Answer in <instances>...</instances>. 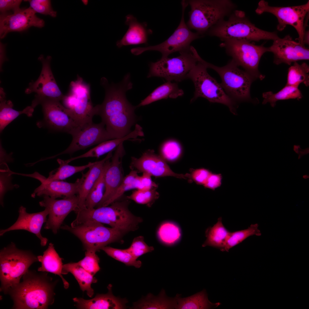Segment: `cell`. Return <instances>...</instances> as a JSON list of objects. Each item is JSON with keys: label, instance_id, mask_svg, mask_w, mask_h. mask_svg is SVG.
Listing matches in <instances>:
<instances>
[{"label": "cell", "instance_id": "obj_6", "mask_svg": "<svg viewBox=\"0 0 309 309\" xmlns=\"http://www.w3.org/2000/svg\"><path fill=\"white\" fill-rule=\"evenodd\" d=\"M191 7L186 24L190 29L200 34L207 31L220 21L230 15L236 7L229 0L187 1Z\"/></svg>", "mask_w": 309, "mask_h": 309}, {"label": "cell", "instance_id": "obj_1", "mask_svg": "<svg viewBox=\"0 0 309 309\" xmlns=\"http://www.w3.org/2000/svg\"><path fill=\"white\" fill-rule=\"evenodd\" d=\"M100 83L105 94L102 103L96 105L97 115L100 116L106 130L114 139L123 137L132 131L136 120L134 111L137 107L128 101L126 95L132 88L130 74L127 73L118 84H110L104 77Z\"/></svg>", "mask_w": 309, "mask_h": 309}, {"label": "cell", "instance_id": "obj_30", "mask_svg": "<svg viewBox=\"0 0 309 309\" xmlns=\"http://www.w3.org/2000/svg\"><path fill=\"white\" fill-rule=\"evenodd\" d=\"M69 273H71L75 278L82 291H86L88 296L92 297L94 291L91 285L92 283H96L97 279L77 262H71L63 265L62 274H66Z\"/></svg>", "mask_w": 309, "mask_h": 309}, {"label": "cell", "instance_id": "obj_28", "mask_svg": "<svg viewBox=\"0 0 309 309\" xmlns=\"http://www.w3.org/2000/svg\"><path fill=\"white\" fill-rule=\"evenodd\" d=\"M38 262L41 263V266L38 268L39 272L52 273L59 276L61 278L64 288L69 287L68 282L64 278L62 274L63 267L62 258L58 253L52 243L49 244L47 248L43 252L42 255L37 256Z\"/></svg>", "mask_w": 309, "mask_h": 309}, {"label": "cell", "instance_id": "obj_22", "mask_svg": "<svg viewBox=\"0 0 309 309\" xmlns=\"http://www.w3.org/2000/svg\"><path fill=\"white\" fill-rule=\"evenodd\" d=\"M269 48V52L274 54V63L276 65L284 63L290 65L292 62L309 59V49L294 41L289 35L274 40Z\"/></svg>", "mask_w": 309, "mask_h": 309}, {"label": "cell", "instance_id": "obj_49", "mask_svg": "<svg viewBox=\"0 0 309 309\" xmlns=\"http://www.w3.org/2000/svg\"><path fill=\"white\" fill-rule=\"evenodd\" d=\"M21 0H0V11L1 14L12 13L21 8Z\"/></svg>", "mask_w": 309, "mask_h": 309}, {"label": "cell", "instance_id": "obj_48", "mask_svg": "<svg viewBox=\"0 0 309 309\" xmlns=\"http://www.w3.org/2000/svg\"><path fill=\"white\" fill-rule=\"evenodd\" d=\"M136 185L137 189L144 191L149 190L157 188L158 185L152 180L151 176L143 173L141 176L138 175L136 178Z\"/></svg>", "mask_w": 309, "mask_h": 309}, {"label": "cell", "instance_id": "obj_27", "mask_svg": "<svg viewBox=\"0 0 309 309\" xmlns=\"http://www.w3.org/2000/svg\"><path fill=\"white\" fill-rule=\"evenodd\" d=\"M111 151L102 160L96 161L89 167L86 173L82 174L83 179L77 195L79 198V210L85 207V203L86 197L95 183L100 176L106 161L112 156Z\"/></svg>", "mask_w": 309, "mask_h": 309}, {"label": "cell", "instance_id": "obj_7", "mask_svg": "<svg viewBox=\"0 0 309 309\" xmlns=\"http://www.w3.org/2000/svg\"><path fill=\"white\" fill-rule=\"evenodd\" d=\"M197 57V62L187 77V79L192 81L195 87L194 95L191 102L199 97L203 98L210 102L226 106L232 113L236 114L237 107L236 102L226 94L220 84L208 73L203 60L198 53Z\"/></svg>", "mask_w": 309, "mask_h": 309}, {"label": "cell", "instance_id": "obj_15", "mask_svg": "<svg viewBox=\"0 0 309 309\" xmlns=\"http://www.w3.org/2000/svg\"><path fill=\"white\" fill-rule=\"evenodd\" d=\"M39 104L42 106L44 123L50 129L72 135L80 127L60 101L47 98H35L31 106L34 108Z\"/></svg>", "mask_w": 309, "mask_h": 309}, {"label": "cell", "instance_id": "obj_26", "mask_svg": "<svg viewBox=\"0 0 309 309\" xmlns=\"http://www.w3.org/2000/svg\"><path fill=\"white\" fill-rule=\"evenodd\" d=\"M125 24L128 27L122 38L117 41L118 47L147 43L151 32L147 29L146 23L140 22L133 15L128 14L126 17Z\"/></svg>", "mask_w": 309, "mask_h": 309}, {"label": "cell", "instance_id": "obj_52", "mask_svg": "<svg viewBox=\"0 0 309 309\" xmlns=\"http://www.w3.org/2000/svg\"><path fill=\"white\" fill-rule=\"evenodd\" d=\"M0 65L1 70H2V66L4 62L7 58L5 55V45L1 42L0 43Z\"/></svg>", "mask_w": 309, "mask_h": 309}, {"label": "cell", "instance_id": "obj_24", "mask_svg": "<svg viewBox=\"0 0 309 309\" xmlns=\"http://www.w3.org/2000/svg\"><path fill=\"white\" fill-rule=\"evenodd\" d=\"M19 216L17 221L9 227L0 231V235L5 233L15 230H23L35 234L40 241L42 246L46 245L48 239L41 235V229L43 224L46 222L48 211L46 209L42 211L34 213H28L26 209L23 206L19 210Z\"/></svg>", "mask_w": 309, "mask_h": 309}, {"label": "cell", "instance_id": "obj_35", "mask_svg": "<svg viewBox=\"0 0 309 309\" xmlns=\"http://www.w3.org/2000/svg\"><path fill=\"white\" fill-rule=\"evenodd\" d=\"M111 158L105 162L102 172L89 193L85 201V207L88 209L94 208L102 200L105 189V176Z\"/></svg>", "mask_w": 309, "mask_h": 309}, {"label": "cell", "instance_id": "obj_23", "mask_svg": "<svg viewBox=\"0 0 309 309\" xmlns=\"http://www.w3.org/2000/svg\"><path fill=\"white\" fill-rule=\"evenodd\" d=\"M125 154L123 142L116 148L105 176V189L103 197L96 208L102 207L113 195L124 178L122 161Z\"/></svg>", "mask_w": 309, "mask_h": 309}, {"label": "cell", "instance_id": "obj_33", "mask_svg": "<svg viewBox=\"0 0 309 309\" xmlns=\"http://www.w3.org/2000/svg\"><path fill=\"white\" fill-rule=\"evenodd\" d=\"M177 309H210L220 304L219 302H211L208 299L205 290L186 298H182L181 294H177Z\"/></svg>", "mask_w": 309, "mask_h": 309}, {"label": "cell", "instance_id": "obj_53", "mask_svg": "<svg viewBox=\"0 0 309 309\" xmlns=\"http://www.w3.org/2000/svg\"><path fill=\"white\" fill-rule=\"evenodd\" d=\"M309 31H305L303 39V43L304 45L305 44H309Z\"/></svg>", "mask_w": 309, "mask_h": 309}, {"label": "cell", "instance_id": "obj_13", "mask_svg": "<svg viewBox=\"0 0 309 309\" xmlns=\"http://www.w3.org/2000/svg\"><path fill=\"white\" fill-rule=\"evenodd\" d=\"M182 16L180 23L174 32L167 39L157 45L144 47H137L132 49L131 53L135 55H139L148 51H155L160 52L162 57H168L171 54L176 52L179 53L190 50L191 43L200 37L199 34L190 30L185 23L184 13L186 8L189 5L187 1L181 2Z\"/></svg>", "mask_w": 309, "mask_h": 309}, {"label": "cell", "instance_id": "obj_12", "mask_svg": "<svg viewBox=\"0 0 309 309\" xmlns=\"http://www.w3.org/2000/svg\"><path fill=\"white\" fill-rule=\"evenodd\" d=\"M197 51L191 46L190 50L180 53L179 56L173 58L162 57L154 62H151L147 77L163 78L167 81L181 82L187 76L197 62Z\"/></svg>", "mask_w": 309, "mask_h": 309}, {"label": "cell", "instance_id": "obj_44", "mask_svg": "<svg viewBox=\"0 0 309 309\" xmlns=\"http://www.w3.org/2000/svg\"><path fill=\"white\" fill-rule=\"evenodd\" d=\"M96 252L91 250H86L85 257L77 262L80 266L93 276L100 269L99 265L100 258Z\"/></svg>", "mask_w": 309, "mask_h": 309}, {"label": "cell", "instance_id": "obj_3", "mask_svg": "<svg viewBox=\"0 0 309 309\" xmlns=\"http://www.w3.org/2000/svg\"><path fill=\"white\" fill-rule=\"evenodd\" d=\"M207 31L209 35L218 37L222 41L236 39L259 41H273L279 37L276 32L265 31L256 27L244 11L239 10L234 11L227 20L220 21Z\"/></svg>", "mask_w": 309, "mask_h": 309}, {"label": "cell", "instance_id": "obj_31", "mask_svg": "<svg viewBox=\"0 0 309 309\" xmlns=\"http://www.w3.org/2000/svg\"><path fill=\"white\" fill-rule=\"evenodd\" d=\"M0 131L1 133L8 124L19 115L25 114L28 117L31 116L34 108L31 106H29L22 111H17L13 108V104L12 102L6 99V94L3 88H0Z\"/></svg>", "mask_w": 309, "mask_h": 309}, {"label": "cell", "instance_id": "obj_41", "mask_svg": "<svg viewBox=\"0 0 309 309\" xmlns=\"http://www.w3.org/2000/svg\"><path fill=\"white\" fill-rule=\"evenodd\" d=\"M101 250L108 255L127 266H132L139 268L142 265L141 261L135 258L127 249H118L106 246L102 248Z\"/></svg>", "mask_w": 309, "mask_h": 309}, {"label": "cell", "instance_id": "obj_11", "mask_svg": "<svg viewBox=\"0 0 309 309\" xmlns=\"http://www.w3.org/2000/svg\"><path fill=\"white\" fill-rule=\"evenodd\" d=\"M70 91L64 95L62 100L64 106L77 124L80 127L92 122L97 114L96 106H94L91 99L90 86L78 75L77 80L72 81Z\"/></svg>", "mask_w": 309, "mask_h": 309}, {"label": "cell", "instance_id": "obj_14", "mask_svg": "<svg viewBox=\"0 0 309 309\" xmlns=\"http://www.w3.org/2000/svg\"><path fill=\"white\" fill-rule=\"evenodd\" d=\"M255 11L259 15L267 12L274 15L277 19L278 23L277 28L280 31L284 30L287 25L293 26L298 34V37L296 39L302 45H305L303 43L306 31L304 21L309 13V1L301 5L280 7L271 6L267 1L261 0L259 2Z\"/></svg>", "mask_w": 309, "mask_h": 309}, {"label": "cell", "instance_id": "obj_37", "mask_svg": "<svg viewBox=\"0 0 309 309\" xmlns=\"http://www.w3.org/2000/svg\"><path fill=\"white\" fill-rule=\"evenodd\" d=\"M309 66L306 63L300 64L297 62L288 69L286 85L298 87L301 83L309 85Z\"/></svg>", "mask_w": 309, "mask_h": 309}, {"label": "cell", "instance_id": "obj_47", "mask_svg": "<svg viewBox=\"0 0 309 309\" xmlns=\"http://www.w3.org/2000/svg\"><path fill=\"white\" fill-rule=\"evenodd\" d=\"M30 4V7L35 13H38L45 15H49L55 17L57 12L53 9L51 1L49 0H25Z\"/></svg>", "mask_w": 309, "mask_h": 309}, {"label": "cell", "instance_id": "obj_25", "mask_svg": "<svg viewBox=\"0 0 309 309\" xmlns=\"http://www.w3.org/2000/svg\"><path fill=\"white\" fill-rule=\"evenodd\" d=\"M112 285L107 286L108 292L106 294H97L93 298L86 300L74 298L73 301L78 308L84 309H125L128 301L114 296L112 291Z\"/></svg>", "mask_w": 309, "mask_h": 309}, {"label": "cell", "instance_id": "obj_19", "mask_svg": "<svg viewBox=\"0 0 309 309\" xmlns=\"http://www.w3.org/2000/svg\"><path fill=\"white\" fill-rule=\"evenodd\" d=\"M130 167L138 173H147L156 177L173 176L179 179H190L191 174H177L173 171L161 156L154 153L153 150L145 152L139 158H131Z\"/></svg>", "mask_w": 309, "mask_h": 309}, {"label": "cell", "instance_id": "obj_8", "mask_svg": "<svg viewBox=\"0 0 309 309\" xmlns=\"http://www.w3.org/2000/svg\"><path fill=\"white\" fill-rule=\"evenodd\" d=\"M220 44L224 48L227 54L239 67L255 80H262L265 76L258 70L260 60L263 54L269 52V48L263 45H256L247 40L229 39L222 41Z\"/></svg>", "mask_w": 309, "mask_h": 309}, {"label": "cell", "instance_id": "obj_42", "mask_svg": "<svg viewBox=\"0 0 309 309\" xmlns=\"http://www.w3.org/2000/svg\"><path fill=\"white\" fill-rule=\"evenodd\" d=\"M138 173L136 170H132L128 174L124 177L122 183L113 195L102 207L109 205L117 201L126 191L136 189V178L138 175Z\"/></svg>", "mask_w": 309, "mask_h": 309}, {"label": "cell", "instance_id": "obj_55", "mask_svg": "<svg viewBox=\"0 0 309 309\" xmlns=\"http://www.w3.org/2000/svg\"><path fill=\"white\" fill-rule=\"evenodd\" d=\"M83 1L84 2V3L85 5H87V4L88 3V1H86H86L84 0V1Z\"/></svg>", "mask_w": 309, "mask_h": 309}, {"label": "cell", "instance_id": "obj_16", "mask_svg": "<svg viewBox=\"0 0 309 309\" xmlns=\"http://www.w3.org/2000/svg\"><path fill=\"white\" fill-rule=\"evenodd\" d=\"M105 126L102 122L98 124L92 122L80 128L72 135V141L65 150L47 159L54 158L64 154H71L78 150H84L104 141L114 139L107 130Z\"/></svg>", "mask_w": 309, "mask_h": 309}, {"label": "cell", "instance_id": "obj_17", "mask_svg": "<svg viewBox=\"0 0 309 309\" xmlns=\"http://www.w3.org/2000/svg\"><path fill=\"white\" fill-rule=\"evenodd\" d=\"M78 201L77 195L60 200L43 195V200L39 204L47 209L49 212V217L44 228L51 229L54 233L56 234L69 213L72 211L76 213L78 210Z\"/></svg>", "mask_w": 309, "mask_h": 309}, {"label": "cell", "instance_id": "obj_5", "mask_svg": "<svg viewBox=\"0 0 309 309\" xmlns=\"http://www.w3.org/2000/svg\"><path fill=\"white\" fill-rule=\"evenodd\" d=\"M38 262L31 251L17 248L11 242L0 252V291L7 294L10 288L19 284L33 263Z\"/></svg>", "mask_w": 309, "mask_h": 309}, {"label": "cell", "instance_id": "obj_36", "mask_svg": "<svg viewBox=\"0 0 309 309\" xmlns=\"http://www.w3.org/2000/svg\"><path fill=\"white\" fill-rule=\"evenodd\" d=\"M262 97L264 98L263 104L269 103L271 106L274 107L278 101L290 99L299 100L302 98V95L298 87L286 85L277 93H274L271 91L263 93Z\"/></svg>", "mask_w": 309, "mask_h": 309}, {"label": "cell", "instance_id": "obj_2", "mask_svg": "<svg viewBox=\"0 0 309 309\" xmlns=\"http://www.w3.org/2000/svg\"><path fill=\"white\" fill-rule=\"evenodd\" d=\"M48 273L28 270L23 276L22 281L7 292L13 302L12 308L46 309L52 305L58 281H53Z\"/></svg>", "mask_w": 309, "mask_h": 309}, {"label": "cell", "instance_id": "obj_21", "mask_svg": "<svg viewBox=\"0 0 309 309\" xmlns=\"http://www.w3.org/2000/svg\"><path fill=\"white\" fill-rule=\"evenodd\" d=\"M30 7L21 8L12 13L0 15V37L4 38L11 32H21L34 26L42 28L44 26V20L36 15Z\"/></svg>", "mask_w": 309, "mask_h": 309}, {"label": "cell", "instance_id": "obj_4", "mask_svg": "<svg viewBox=\"0 0 309 309\" xmlns=\"http://www.w3.org/2000/svg\"><path fill=\"white\" fill-rule=\"evenodd\" d=\"M129 203L128 200L116 201L109 206L92 209L85 208L78 212V220L80 223L95 221L107 224L126 233L134 231L137 229L142 220L129 210Z\"/></svg>", "mask_w": 309, "mask_h": 309}, {"label": "cell", "instance_id": "obj_9", "mask_svg": "<svg viewBox=\"0 0 309 309\" xmlns=\"http://www.w3.org/2000/svg\"><path fill=\"white\" fill-rule=\"evenodd\" d=\"M203 62L207 68L212 69L218 74L221 80L220 85L231 98L236 102L252 101L250 89L254 80L233 60L220 67Z\"/></svg>", "mask_w": 309, "mask_h": 309}, {"label": "cell", "instance_id": "obj_54", "mask_svg": "<svg viewBox=\"0 0 309 309\" xmlns=\"http://www.w3.org/2000/svg\"><path fill=\"white\" fill-rule=\"evenodd\" d=\"M302 178L305 179H306L309 178V175L307 174H305L303 175Z\"/></svg>", "mask_w": 309, "mask_h": 309}, {"label": "cell", "instance_id": "obj_43", "mask_svg": "<svg viewBox=\"0 0 309 309\" xmlns=\"http://www.w3.org/2000/svg\"><path fill=\"white\" fill-rule=\"evenodd\" d=\"M156 189V188L146 191L137 189L126 197L138 204L146 205L150 207L159 196Z\"/></svg>", "mask_w": 309, "mask_h": 309}, {"label": "cell", "instance_id": "obj_10", "mask_svg": "<svg viewBox=\"0 0 309 309\" xmlns=\"http://www.w3.org/2000/svg\"><path fill=\"white\" fill-rule=\"evenodd\" d=\"M60 228L77 237L86 250L96 251L110 243L119 241L126 233L116 228L106 227L95 221H87L74 227L65 225Z\"/></svg>", "mask_w": 309, "mask_h": 309}, {"label": "cell", "instance_id": "obj_38", "mask_svg": "<svg viewBox=\"0 0 309 309\" xmlns=\"http://www.w3.org/2000/svg\"><path fill=\"white\" fill-rule=\"evenodd\" d=\"M59 166L56 169L51 172L47 179L52 181H63L75 173L82 171L93 165L94 162H89L88 164L80 166L70 165L65 160L58 159Z\"/></svg>", "mask_w": 309, "mask_h": 309}, {"label": "cell", "instance_id": "obj_20", "mask_svg": "<svg viewBox=\"0 0 309 309\" xmlns=\"http://www.w3.org/2000/svg\"><path fill=\"white\" fill-rule=\"evenodd\" d=\"M17 174L34 178L41 182V185L35 189L31 195L33 198L36 196L46 195L56 199L68 198L77 195L83 179L82 175L80 178L77 179L74 183H71L63 181L50 180L36 172L31 174Z\"/></svg>", "mask_w": 309, "mask_h": 309}, {"label": "cell", "instance_id": "obj_46", "mask_svg": "<svg viewBox=\"0 0 309 309\" xmlns=\"http://www.w3.org/2000/svg\"><path fill=\"white\" fill-rule=\"evenodd\" d=\"M127 249L136 259L143 255L154 250L153 247L149 246L146 243L144 237L142 236L135 237L130 247Z\"/></svg>", "mask_w": 309, "mask_h": 309}, {"label": "cell", "instance_id": "obj_34", "mask_svg": "<svg viewBox=\"0 0 309 309\" xmlns=\"http://www.w3.org/2000/svg\"><path fill=\"white\" fill-rule=\"evenodd\" d=\"M230 232L224 226L222 217H220L213 226L206 229L205 232L206 239L202 246H210L221 251L225 246Z\"/></svg>", "mask_w": 309, "mask_h": 309}, {"label": "cell", "instance_id": "obj_50", "mask_svg": "<svg viewBox=\"0 0 309 309\" xmlns=\"http://www.w3.org/2000/svg\"><path fill=\"white\" fill-rule=\"evenodd\" d=\"M211 173L207 169L200 168L194 170L191 175V179L196 184L203 185Z\"/></svg>", "mask_w": 309, "mask_h": 309}, {"label": "cell", "instance_id": "obj_29", "mask_svg": "<svg viewBox=\"0 0 309 309\" xmlns=\"http://www.w3.org/2000/svg\"><path fill=\"white\" fill-rule=\"evenodd\" d=\"M177 298V295L173 298L167 296L165 290L162 289L157 296H154L151 293L148 294L134 303L132 308L176 309Z\"/></svg>", "mask_w": 309, "mask_h": 309}, {"label": "cell", "instance_id": "obj_51", "mask_svg": "<svg viewBox=\"0 0 309 309\" xmlns=\"http://www.w3.org/2000/svg\"><path fill=\"white\" fill-rule=\"evenodd\" d=\"M222 179V176L221 174L212 172L203 186L205 188L215 190L221 185Z\"/></svg>", "mask_w": 309, "mask_h": 309}, {"label": "cell", "instance_id": "obj_45", "mask_svg": "<svg viewBox=\"0 0 309 309\" xmlns=\"http://www.w3.org/2000/svg\"><path fill=\"white\" fill-rule=\"evenodd\" d=\"M182 152L180 144L174 140H169L164 143L160 149L161 157L165 160L173 161L180 157Z\"/></svg>", "mask_w": 309, "mask_h": 309}, {"label": "cell", "instance_id": "obj_39", "mask_svg": "<svg viewBox=\"0 0 309 309\" xmlns=\"http://www.w3.org/2000/svg\"><path fill=\"white\" fill-rule=\"evenodd\" d=\"M258 226L257 223L251 224L247 229L230 232L225 246L221 251H228L231 248L250 236L261 235V233L258 228Z\"/></svg>", "mask_w": 309, "mask_h": 309}, {"label": "cell", "instance_id": "obj_18", "mask_svg": "<svg viewBox=\"0 0 309 309\" xmlns=\"http://www.w3.org/2000/svg\"><path fill=\"white\" fill-rule=\"evenodd\" d=\"M38 59L42 64L40 75L35 81H31L25 90L26 94L36 93L35 98H47L59 101L62 100L64 95L58 87L50 67L52 57L48 56L45 58L41 55Z\"/></svg>", "mask_w": 309, "mask_h": 309}, {"label": "cell", "instance_id": "obj_32", "mask_svg": "<svg viewBox=\"0 0 309 309\" xmlns=\"http://www.w3.org/2000/svg\"><path fill=\"white\" fill-rule=\"evenodd\" d=\"M184 94L183 91L179 87L177 83L167 81L156 88L136 106L146 105L162 99L175 98L182 96Z\"/></svg>", "mask_w": 309, "mask_h": 309}, {"label": "cell", "instance_id": "obj_40", "mask_svg": "<svg viewBox=\"0 0 309 309\" xmlns=\"http://www.w3.org/2000/svg\"><path fill=\"white\" fill-rule=\"evenodd\" d=\"M157 235L160 240L162 243L171 245L178 241L181 233L179 228L176 225L172 222H166L160 226Z\"/></svg>", "mask_w": 309, "mask_h": 309}]
</instances>
